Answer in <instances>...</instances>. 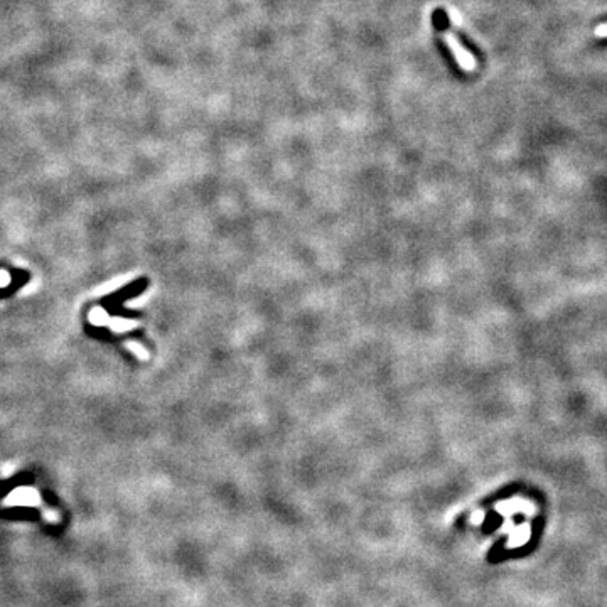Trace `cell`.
Returning a JSON list of instances; mask_svg holds the SVG:
<instances>
[{
    "label": "cell",
    "instance_id": "1",
    "mask_svg": "<svg viewBox=\"0 0 607 607\" xmlns=\"http://www.w3.org/2000/svg\"><path fill=\"white\" fill-rule=\"evenodd\" d=\"M436 44H437V47H439L440 53H442L444 60L447 61V64H449V66H451L452 71H454L455 75H459V73H461V66H459V62H457V60H455L454 54H452L451 47L447 46V43H445V40H444L442 38H440V36H437Z\"/></svg>",
    "mask_w": 607,
    "mask_h": 607
},
{
    "label": "cell",
    "instance_id": "2",
    "mask_svg": "<svg viewBox=\"0 0 607 607\" xmlns=\"http://www.w3.org/2000/svg\"><path fill=\"white\" fill-rule=\"evenodd\" d=\"M451 31H452V34H454V38L457 39V43L461 44L462 47H464V49L467 51V53H471L474 58H477V60H483V58H481V51L477 49L476 44H474L473 40H471L469 38H467V36L464 34V32L455 31V29H452V27H451Z\"/></svg>",
    "mask_w": 607,
    "mask_h": 607
},
{
    "label": "cell",
    "instance_id": "3",
    "mask_svg": "<svg viewBox=\"0 0 607 607\" xmlns=\"http://www.w3.org/2000/svg\"><path fill=\"white\" fill-rule=\"evenodd\" d=\"M108 324L112 329L115 331H128V329H134L137 326V322L134 321H125V319H108Z\"/></svg>",
    "mask_w": 607,
    "mask_h": 607
},
{
    "label": "cell",
    "instance_id": "4",
    "mask_svg": "<svg viewBox=\"0 0 607 607\" xmlns=\"http://www.w3.org/2000/svg\"><path fill=\"white\" fill-rule=\"evenodd\" d=\"M91 321H93L95 324H98V326H102V324H106L108 322V316L105 314V311H102V309H95L93 312H91Z\"/></svg>",
    "mask_w": 607,
    "mask_h": 607
},
{
    "label": "cell",
    "instance_id": "5",
    "mask_svg": "<svg viewBox=\"0 0 607 607\" xmlns=\"http://www.w3.org/2000/svg\"><path fill=\"white\" fill-rule=\"evenodd\" d=\"M127 346L135 353V355L139 356V358H142V359L149 358V353H145V349H143L139 343H127Z\"/></svg>",
    "mask_w": 607,
    "mask_h": 607
},
{
    "label": "cell",
    "instance_id": "6",
    "mask_svg": "<svg viewBox=\"0 0 607 607\" xmlns=\"http://www.w3.org/2000/svg\"><path fill=\"white\" fill-rule=\"evenodd\" d=\"M10 283V277L5 270H0V287H7Z\"/></svg>",
    "mask_w": 607,
    "mask_h": 607
}]
</instances>
